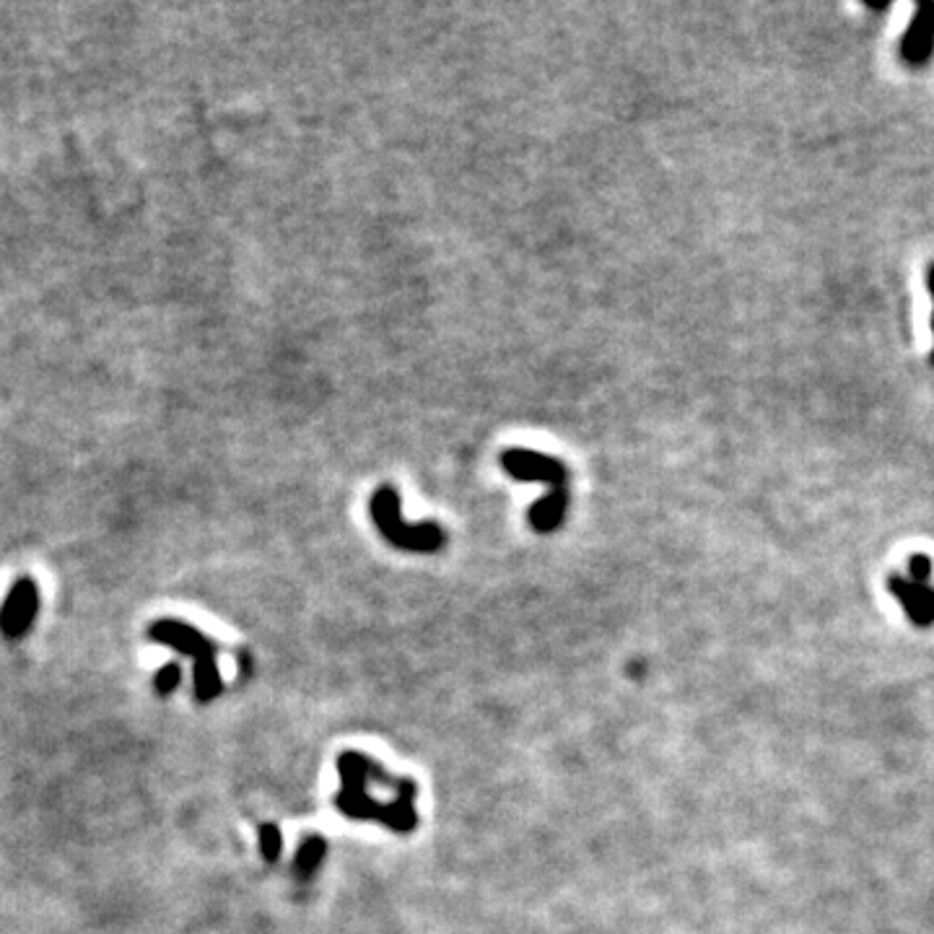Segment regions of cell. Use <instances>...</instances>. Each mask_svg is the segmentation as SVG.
Returning <instances> with one entry per match:
<instances>
[{"label": "cell", "instance_id": "277c9868", "mask_svg": "<svg viewBox=\"0 0 934 934\" xmlns=\"http://www.w3.org/2000/svg\"><path fill=\"white\" fill-rule=\"evenodd\" d=\"M39 615V587L32 576H19L0 605V634L8 641L24 639Z\"/></svg>", "mask_w": 934, "mask_h": 934}, {"label": "cell", "instance_id": "5b68a950", "mask_svg": "<svg viewBox=\"0 0 934 934\" xmlns=\"http://www.w3.org/2000/svg\"><path fill=\"white\" fill-rule=\"evenodd\" d=\"M148 639L192 659L216 654V644L203 631H198V628L185 621H177V618H159V621L151 623L148 626Z\"/></svg>", "mask_w": 934, "mask_h": 934}, {"label": "cell", "instance_id": "5bb4252c", "mask_svg": "<svg viewBox=\"0 0 934 934\" xmlns=\"http://www.w3.org/2000/svg\"><path fill=\"white\" fill-rule=\"evenodd\" d=\"M864 6L875 8V11H888L890 0H864Z\"/></svg>", "mask_w": 934, "mask_h": 934}, {"label": "cell", "instance_id": "6da1fadb", "mask_svg": "<svg viewBox=\"0 0 934 934\" xmlns=\"http://www.w3.org/2000/svg\"><path fill=\"white\" fill-rule=\"evenodd\" d=\"M372 761L359 753H343L338 758V771L343 779V789L335 797V805L346 818L356 820H382L384 826H390L397 833H408L418 823V815L413 813V797L416 789L403 794L397 802L382 805L379 800L366 794V776H369Z\"/></svg>", "mask_w": 934, "mask_h": 934}, {"label": "cell", "instance_id": "52a82bcc", "mask_svg": "<svg viewBox=\"0 0 934 934\" xmlns=\"http://www.w3.org/2000/svg\"><path fill=\"white\" fill-rule=\"evenodd\" d=\"M890 595H896L901 602L903 613L914 623L916 628L934 626V584L932 582H914L909 576L893 574L888 576Z\"/></svg>", "mask_w": 934, "mask_h": 934}, {"label": "cell", "instance_id": "4fadbf2b", "mask_svg": "<svg viewBox=\"0 0 934 934\" xmlns=\"http://www.w3.org/2000/svg\"><path fill=\"white\" fill-rule=\"evenodd\" d=\"M927 288H929V296H932V301H934V263L927 268ZM932 333H934V312H932ZM932 364H934V348H932Z\"/></svg>", "mask_w": 934, "mask_h": 934}, {"label": "cell", "instance_id": "7a4b0ae2", "mask_svg": "<svg viewBox=\"0 0 934 934\" xmlns=\"http://www.w3.org/2000/svg\"><path fill=\"white\" fill-rule=\"evenodd\" d=\"M501 465L512 478L530 480V483H545L551 486V496L530 509V525L540 535L558 530L569 506V470L561 460L551 455H540L532 449H506L501 455Z\"/></svg>", "mask_w": 934, "mask_h": 934}, {"label": "cell", "instance_id": "30bf717a", "mask_svg": "<svg viewBox=\"0 0 934 934\" xmlns=\"http://www.w3.org/2000/svg\"><path fill=\"white\" fill-rule=\"evenodd\" d=\"M281 849H283L281 828H278L276 823H263V826H260V851H263L265 862H270V864L278 862Z\"/></svg>", "mask_w": 934, "mask_h": 934}, {"label": "cell", "instance_id": "8992f818", "mask_svg": "<svg viewBox=\"0 0 934 934\" xmlns=\"http://www.w3.org/2000/svg\"><path fill=\"white\" fill-rule=\"evenodd\" d=\"M934 55V0H919L901 39V58L911 68H924Z\"/></svg>", "mask_w": 934, "mask_h": 934}, {"label": "cell", "instance_id": "ba28073f", "mask_svg": "<svg viewBox=\"0 0 934 934\" xmlns=\"http://www.w3.org/2000/svg\"><path fill=\"white\" fill-rule=\"evenodd\" d=\"M192 688H195V698H198L200 704H208L213 698H218L224 693V680H221V670H218L216 654H208V657L195 659V667H192Z\"/></svg>", "mask_w": 934, "mask_h": 934}, {"label": "cell", "instance_id": "8fae6325", "mask_svg": "<svg viewBox=\"0 0 934 934\" xmlns=\"http://www.w3.org/2000/svg\"><path fill=\"white\" fill-rule=\"evenodd\" d=\"M154 685H156V693H159V696H172V693L182 685L180 662H167V665L161 667V670L156 672Z\"/></svg>", "mask_w": 934, "mask_h": 934}, {"label": "cell", "instance_id": "9c48e42d", "mask_svg": "<svg viewBox=\"0 0 934 934\" xmlns=\"http://www.w3.org/2000/svg\"><path fill=\"white\" fill-rule=\"evenodd\" d=\"M327 854V844L320 839V836H309L304 844L299 846L294 857V872L299 880H309V877L317 872V867L322 864Z\"/></svg>", "mask_w": 934, "mask_h": 934}, {"label": "cell", "instance_id": "7c38bea8", "mask_svg": "<svg viewBox=\"0 0 934 934\" xmlns=\"http://www.w3.org/2000/svg\"><path fill=\"white\" fill-rule=\"evenodd\" d=\"M909 579L914 582H929L932 579V561L924 553H916L909 558Z\"/></svg>", "mask_w": 934, "mask_h": 934}, {"label": "cell", "instance_id": "3957f363", "mask_svg": "<svg viewBox=\"0 0 934 934\" xmlns=\"http://www.w3.org/2000/svg\"><path fill=\"white\" fill-rule=\"evenodd\" d=\"M369 512H372L374 525L382 532V538L400 551L436 553L442 551L444 543H447V532L434 522H423V525L405 522L403 512H400V493L392 486H379L372 493Z\"/></svg>", "mask_w": 934, "mask_h": 934}]
</instances>
